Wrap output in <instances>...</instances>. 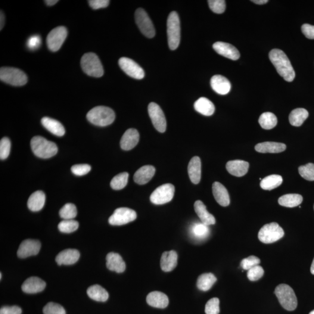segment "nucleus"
<instances>
[{"label":"nucleus","instance_id":"nucleus-20","mask_svg":"<svg viewBox=\"0 0 314 314\" xmlns=\"http://www.w3.org/2000/svg\"><path fill=\"white\" fill-rule=\"evenodd\" d=\"M80 258V253L75 249H67L60 252L55 261L59 266H70L75 264Z\"/></svg>","mask_w":314,"mask_h":314},{"label":"nucleus","instance_id":"nucleus-2","mask_svg":"<svg viewBox=\"0 0 314 314\" xmlns=\"http://www.w3.org/2000/svg\"><path fill=\"white\" fill-rule=\"evenodd\" d=\"M87 119L93 125L98 126H107L114 122L116 114L111 108L105 106H98L92 109L88 114Z\"/></svg>","mask_w":314,"mask_h":314},{"label":"nucleus","instance_id":"nucleus-50","mask_svg":"<svg viewBox=\"0 0 314 314\" xmlns=\"http://www.w3.org/2000/svg\"><path fill=\"white\" fill-rule=\"evenodd\" d=\"M92 168L88 164H77L74 165L71 168V170L74 175L77 176H83L88 174Z\"/></svg>","mask_w":314,"mask_h":314},{"label":"nucleus","instance_id":"nucleus-55","mask_svg":"<svg viewBox=\"0 0 314 314\" xmlns=\"http://www.w3.org/2000/svg\"><path fill=\"white\" fill-rule=\"evenodd\" d=\"M0 21H1V22H0V29H1V30L3 27H4L5 24V16L2 11H1V15H0Z\"/></svg>","mask_w":314,"mask_h":314},{"label":"nucleus","instance_id":"nucleus-43","mask_svg":"<svg viewBox=\"0 0 314 314\" xmlns=\"http://www.w3.org/2000/svg\"><path fill=\"white\" fill-rule=\"evenodd\" d=\"M298 172L302 178L309 181H314V164L309 163L298 168Z\"/></svg>","mask_w":314,"mask_h":314},{"label":"nucleus","instance_id":"nucleus-56","mask_svg":"<svg viewBox=\"0 0 314 314\" xmlns=\"http://www.w3.org/2000/svg\"><path fill=\"white\" fill-rule=\"evenodd\" d=\"M251 1L255 3V4L259 5L265 4L268 2V0H252Z\"/></svg>","mask_w":314,"mask_h":314},{"label":"nucleus","instance_id":"nucleus-5","mask_svg":"<svg viewBox=\"0 0 314 314\" xmlns=\"http://www.w3.org/2000/svg\"><path fill=\"white\" fill-rule=\"evenodd\" d=\"M275 294L284 309L290 312L296 310L298 304L297 297L290 286L286 284L278 285L275 289Z\"/></svg>","mask_w":314,"mask_h":314},{"label":"nucleus","instance_id":"nucleus-32","mask_svg":"<svg viewBox=\"0 0 314 314\" xmlns=\"http://www.w3.org/2000/svg\"><path fill=\"white\" fill-rule=\"evenodd\" d=\"M194 107L195 111L205 116H211L215 112V106L210 99L201 97L195 102Z\"/></svg>","mask_w":314,"mask_h":314},{"label":"nucleus","instance_id":"nucleus-18","mask_svg":"<svg viewBox=\"0 0 314 314\" xmlns=\"http://www.w3.org/2000/svg\"><path fill=\"white\" fill-rule=\"evenodd\" d=\"M139 138L138 130L132 128L127 130L121 140V148L126 151L132 150L138 144Z\"/></svg>","mask_w":314,"mask_h":314},{"label":"nucleus","instance_id":"nucleus-36","mask_svg":"<svg viewBox=\"0 0 314 314\" xmlns=\"http://www.w3.org/2000/svg\"><path fill=\"white\" fill-rule=\"evenodd\" d=\"M303 200L302 195L298 194H288L280 197L278 203L282 206L293 208L300 206Z\"/></svg>","mask_w":314,"mask_h":314},{"label":"nucleus","instance_id":"nucleus-54","mask_svg":"<svg viewBox=\"0 0 314 314\" xmlns=\"http://www.w3.org/2000/svg\"><path fill=\"white\" fill-rule=\"evenodd\" d=\"M301 30L307 38L314 39V26L309 24H304L301 26Z\"/></svg>","mask_w":314,"mask_h":314},{"label":"nucleus","instance_id":"nucleus-58","mask_svg":"<svg viewBox=\"0 0 314 314\" xmlns=\"http://www.w3.org/2000/svg\"><path fill=\"white\" fill-rule=\"evenodd\" d=\"M311 273H312L313 275H314V259L312 264V266H311Z\"/></svg>","mask_w":314,"mask_h":314},{"label":"nucleus","instance_id":"nucleus-37","mask_svg":"<svg viewBox=\"0 0 314 314\" xmlns=\"http://www.w3.org/2000/svg\"><path fill=\"white\" fill-rule=\"evenodd\" d=\"M283 182L281 176L278 175H272L266 177L261 180L260 183L261 188L266 191H272L281 186Z\"/></svg>","mask_w":314,"mask_h":314},{"label":"nucleus","instance_id":"nucleus-31","mask_svg":"<svg viewBox=\"0 0 314 314\" xmlns=\"http://www.w3.org/2000/svg\"><path fill=\"white\" fill-rule=\"evenodd\" d=\"M46 195L42 191H37L30 195L27 201V207L30 211L37 212L45 206Z\"/></svg>","mask_w":314,"mask_h":314},{"label":"nucleus","instance_id":"nucleus-21","mask_svg":"<svg viewBox=\"0 0 314 314\" xmlns=\"http://www.w3.org/2000/svg\"><path fill=\"white\" fill-rule=\"evenodd\" d=\"M226 168L232 175L242 177L247 173L249 169V163L242 160L229 161L227 163Z\"/></svg>","mask_w":314,"mask_h":314},{"label":"nucleus","instance_id":"nucleus-19","mask_svg":"<svg viewBox=\"0 0 314 314\" xmlns=\"http://www.w3.org/2000/svg\"><path fill=\"white\" fill-rule=\"evenodd\" d=\"M211 88L217 94L226 95L231 91V84L229 80L222 75H215L211 79Z\"/></svg>","mask_w":314,"mask_h":314},{"label":"nucleus","instance_id":"nucleus-23","mask_svg":"<svg viewBox=\"0 0 314 314\" xmlns=\"http://www.w3.org/2000/svg\"><path fill=\"white\" fill-rule=\"evenodd\" d=\"M146 300L149 306L158 308V309H165L169 304V297L167 295L163 292L158 291L149 293Z\"/></svg>","mask_w":314,"mask_h":314},{"label":"nucleus","instance_id":"nucleus-1","mask_svg":"<svg viewBox=\"0 0 314 314\" xmlns=\"http://www.w3.org/2000/svg\"><path fill=\"white\" fill-rule=\"evenodd\" d=\"M269 57L280 75L287 82H293L296 74L285 52L279 49H273L269 52Z\"/></svg>","mask_w":314,"mask_h":314},{"label":"nucleus","instance_id":"nucleus-25","mask_svg":"<svg viewBox=\"0 0 314 314\" xmlns=\"http://www.w3.org/2000/svg\"><path fill=\"white\" fill-rule=\"evenodd\" d=\"M178 264V254L175 251H166L162 255L161 268L164 272H170L175 269Z\"/></svg>","mask_w":314,"mask_h":314},{"label":"nucleus","instance_id":"nucleus-26","mask_svg":"<svg viewBox=\"0 0 314 314\" xmlns=\"http://www.w3.org/2000/svg\"><path fill=\"white\" fill-rule=\"evenodd\" d=\"M194 210L199 218L204 225L210 226L215 224L216 220L215 217L207 210L206 206L200 200L195 202Z\"/></svg>","mask_w":314,"mask_h":314},{"label":"nucleus","instance_id":"nucleus-59","mask_svg":"<svg viewBox=\"0 0 314 314\" xmlns=\"http://www.w3.org/2000/svg\"><path fill=\"white\" fill-rule=\"evenodd\" d=\"M309 314H314V310H313L312 312H311Z\"/></svg>","mask_w":314,"mask_h":314},{"label":"nucleus","instance_id":"nucleus-3","mask_svg":"<svg viewBox=\"0 0 314 314\" xmlns=\"http://www.w3.org/2000/svg\"><path fill=\"white\" fill-rule=\"evenodd\" d=\"M31 148L37 157L41 158H51L57 154V145L42 136H35L31 140Z\"/></svg>","mask_w":314,"mask_h":314},{"label":"nucleus","instance_id":"nucleus-6","mask_svg":"<svg viewBox=\"0 0 314 314\" xmlns=\"http://www.w3.org/2000/svg\"><path fill=\"white\" fill-rule=\"evenodd\" d=\"M81 67L84 72L95 77L103 76L104 69L98 56L93 52L84 54L81 59Z\"/></svg>","mask_w":314,"mask_h":314},{"label":"nucleus","instance_id":"nucleus-9","mask_svg":"<svg viewBox=\"0 0 314 314\" xmlns=\"http://www.w3.org/2000/svg\"><path fill=\"white\" fill-rule=\"evenodd\" d=\"M175 191V187L170 183L161 185L152 193L150 201L156 205L169 203L173 198Z\"/></svg>","mask_w":314,"mask_h":314},{"label":"nucleus","instance_id":"nucleus-15","mask_svg":"<svg viewBox=\"0 0 314 314\" xmlns=\"http://www.w3.org/2000/svg\"><path fill=\"white\" fill-rule=\"evenodd\" d=\"M41 248V243L39 241L27 239L21 242L18 248L17 254L21 259L36 256Z\"/></svg>","mask_w":314,"mask_h":314},{"label":"nucleus","instance_id":"nucleus-34","mask_svg":"<svg viewBox=\"0 0 314 314\" xmlns=\"http://www.w3.org/2000/svg\"><path fill=\"white\" fill-rule=\"evenodd\" d=\"M217 281L216 276L212 273H203L197 279V287L199 290L207 291L213 287Z\"/></svg>","mask_w":314,"mask_h":314},{"label":"nucleus","instance_id":"nucleus-38","mask_svg":"<svg viewBox=\"0 0 314 314\" xmlns=\"http://www.w3.org/2000/svg\"><path fill=\"white\" fill-rule=\"evenodd\" d=\"M259 123L263 129H272L277 125L278 120L275 114L271 113H264L261 115Z\"/></svg>","mask_w":314,"mask_h":314},{"label":"nucleus","instance_id":"nucleus-7","mask_svg":"<svg viewBox=\"0 0 314 314\" xmlns=\"http://www.w3.org/2000/svg\"><path fill=\"white\" fill-rule=\"evenodd\" d=\"M0 79L14 86H24L27 82L26 74L23 71L11 67H2L0 69Z\"/></svg>","mask_w":314,"mask_h":314},{"label":"nucleus","instance_id":"nucleus-61","mask_svg":"<svg viewBox=\"0 0 314 314\" xmlns=\"http://www.w3.org/2000/svg\"></svg>","mask_w":314,"mask_h":314},{"label":"nucleus","instance_id":"nucleus-41","mask_svg":"<svg viewBox=\"0 0 314 314\" xmlns=\"http://www.w3.org/2000/svg\"><path fill=\"white\" fill-rule=\"evenodd\" d=\"M59 231L65 234L76 231L79 228V222L73 219H64L58 226Z\"/></svg>","mask_w":314,"mask_h":314},{"label":"nucleus","instance_id":"nucleus-27","mask_svg":"<svg viewBox=\"0 0 314 314\" xmlns=\"http://www.w3.org/2000/svg\"><path fill=\"white\" fill-rule=\"evenodd\" d=\"M287 149V145L277 142H263L258 144L255 150L261 153H279Z\"/></svg>","mask_w":314,"mask_h":314},{"label":"nucleus","instance_id":"nucleus-11","mask_svg":"<svg viewBox=\"0 0 314 314\" xmlns=\"http://www.w3.org/2000/svg\"><path fill=\"white\" fill-rule=\"evenodd\" d=\"M136 217L137 214L134 210L122 207L115 210L113 215L109 218L108 222L111 225L121 226L133 221Z\"/></svg>","mask_w":314,"mask_h":314},{"label":"nucleus","instance_id":"nucleus-53","mask_svg":"<svg viewBox=\"0 0 314 314\" xmlns=\"http://www.w3.org/2000/svg\"><path fill=\"white\" fill-rule=\"evenodd\" d=\"M22 309L20 307L4 306L0 309V314H21Z\"/></svg>","mask_w":314,"mask_h":314},{"label":"nucleus","instance_id":"nucleus-45","mask_svg":"<svg viewBox=\"0 0 314 314\" xmlns=\"http://www.w3.org/2000/svg\"><path fill=\"white\" fill-rule=\"evenodd\" d=\"M11 141L8 138H4L0 142V158L5 160L9 156L11 151Z\"/></svg>","mask_w":314,"mask_h":314},{"label":"nucleus","instance_id":"nucleus-48","mask_svg":"<svg viewBox=\"0 0 314 314\" xmlns=\"http://www.w3.org/2000/svg\"><path fill=\"white\" fill-rule=\"evenodd\" d=\"M264 270L262 266H257L248 270L247 278L251 281H257L263 277Z\"/></svg>","mask_w":314,"mask_h":314},{"label":"nucleus","instance_id":"nucleus-12","mask_svg":"<svg viewBox=\"0 0 314 314\" xmlns=\"http://www.w3.org/2000/svg\"><path fill=\"white\" fill-rule=\"evenodd\" d=\"M68 35V30L64 26H59L52 29L47 37V45L49 50L55 52L63 46Z\"/></svg>","mask_w":314,"mask_h":314},{"label":"nucleus","instance_id":"nucleus-57","mask_svg":"<svg viewBox=\"0 0 314 314\" xmlns=\"http://www.w3.org/2000/svg\"><path fill=\"white\" fill-rule=\"evenodd\" d=\"M58 2V1H57V0H46L45 1L46 4L48 6L54 5L55 4H57Z\"/></svg>","mask_w":314,"mask_h":314},{"label":"nucleus","instance_id":"nucleus-42","mask_svg":"<svg viewBox=\"0 0 314 314\" xmlns=\"http://www.w3.org/2000/svg\"><path fill=\"white\" fill-rule=\"evenodd\" d=\"M60 216L63 219H73L77 216V208L73 204L67 203L60 211Z\"/></svg>","mask_w":314,"mask_h":314},{"label":"nucleus","instance_id":"nucleus-17","mask_svg":"<svg viewBox=\"0 0 314 314\" xmlns=\"http://www.w3.org/2000/svg\"><path fill=\"white\" fill-rule=\"evenodd\" d=\"M46 282L38 277H30L26 280L22 286V289L24 293L35 294L45 290Z\"/></svg>","mask_w":314,"mask_h":314},{"label":"nucleus","instance_id":"nucleus-8","mask_svg":"<svg viewBox=\"0 0 314 314\" xmlns=\"http://www.w3.org/2000/svg\"><path fill=\"white\" fill-rule=\"evenodd\" d=\"M285 232L278 223L272 222L263 226L259 233V239L265 244L273 243L284 237Z\"/></svg>","mask_w":314,"mask_h":314},{"label":"nucleus","instance_id":"nucleus-46","mask_svg":"<svg viewBox=\"0 0 314 314\" xmlns=\"http://www.w3.org/2000/svg\"><path fill=\"white\" fill-rule=\"evenodd\" d=\"M208 5L211 11L216 14H222L226 9V1L224 0H209Z\"/></svg>","mask_w":314,"mask_h":314},{"label":"nucleus","instance_id":"nucleus-44","mask_svg":"<svg viewBox=\"0 0 314 314\" xmlns=\"http://www.w3.org/2000/svg\"><path fill=\"white\" fill-rule=\"evenodd\" d=\"M44 314H66L63 306L57 303L49 302L43 309Z\"/></svg>","mask_w":314,"mask_h":314},{"label":"nucleus","instance_id":"nucleus-40","mask_svg":"<svg viewBox=\"0 0 314 314\" xmlns=\"http://www.w3.org/2000/svg\"><path fill=\"white\" fill-rule=\"evenodd\" d=\"M129 173L123 172L114 177L112 179L110 185L114 190H121L125 187L128 182Z\"/></svg>","mask_w":314,"mask_h":314},{"label":"nucleus","instance_id":"nucleus-30","mask_svg":"<svg viewBox=\"0 0 314 314\" xmlns=\"http://www.w3.org/2000/svg\"><path fill=\"white\" fill-rule=\"evenodd\" d=\"M41 122L43 126L52 134L58 137L65 135L64 127L59 121L51 118L44 117L42 118Z\"/></svg>","mask_w":314,"mask_h":314},{"label":"nucleus","instance_id":"nucleus-52","mask_svg":"<svg viewBox=\"0 0 314 314\" xmlns=\"http://www.w3.org/2000/svg\"><path fill=\"white\" fill-rule=\"evenodd\" d=\"M88 2L90 7L98 9L107 7L110 1L108 0H90Z\"/></svg>","mask_w":314,"mask_h":314},{"label":"nucleus","instance_id":"nucleus-10","mask_svg":"<svg viewBox=\"0 0 314 314\" xmlns=\"http://www.w3.org/2000/svg\"><path fill=\"white\" fill-rule=\"evenodd\" d=\"M135 20L139 29L148 38H153L155 30L150 17L145 9L138 8L135 12Z\"/></svg>","mask_w":314,"mask_h":314},{"label":"nucleus","instance_id":"nucleus-60","mask_svg":"<svg viewBox=\"0 0 314 314\" xmlns=\"http://www.w3.org/2000/svg\"><path fill=\"white\" fill-rule=\"evenodd\" d=\"M1 278H2V273H0V279H1Z\"/></svg>","mask_w":314,"mask_h":314},{"label":"nucleus","instance_id":"nucleus-24","mask_svg":"<svg viewBox=\"0 0 314 314\" xmlns=\"http://www.w3.org/2000/svg\"><path fill=\"white\" fill-rule=\"evenodd\" d=\"M213 193L217 203L222 207L228 206L230 204V197L225 186L219 182H216L213 185Z\"/></svg>","mask_w":314,"mask_h":314},{"label":"nucleus","instance_id":"nucleus-4","mask_svg":"<svg viewBox=\"0 0 314 314\" xmlns=\"http://www.w3.org/2000/svg\"><path fill=\"white\" fill-rule=\"evenodd\" d=\"M168 41L169 48L175 50L180 41V23L178 13L171 12L167 20Z\"/></svg>","mask_w":314,"mask_h":314},{"label":"nucleus","instance_id":"nucleus-16","mask_svg":"<svg viewBox=\"0 0 314 314\" xmlns=\"http://www.w3.org/2000/svg\"><path fill=\"white\" fill-rule=\"evenodd\" d=\"M213 48L217 54L232 60H238L241 57L240 52L234 46L229 43L217 42L213 45Z\"/></svg>","mask_w":314,"mask_h":314},{"label":"nucleus","instance_id":"nucleus-39","mask_svg":"<svg viewBox=\"0 0 314 314\" xmlns=\"http://www.w3.org/2000/svg\"><path fill=\"white\" fill-rule=\"evenodd\" d=\"M210 230L208 226L204 225V223H194L192 227L191 233L193 236L197 240H203L207 237L209 234Z\"/></svg>","mask_w":314,"mask_h":314},{"label":"nucleus","instance_id":"nucleus-14","mask_svg":"<svg viewBox=\"0 0 314 314\" xmlns=\"http://www.w3.org/2000/svg\"><path fill=\"white\" fill-rule=\"evenodd\" d=\"M119 65L121 69L127 75L136 79H142L145 77V71L135 61L129 58L122 57L120 59Z\"/></svg>","mask_w":314,"mask_h":314},{"label":"nucleus","instance_id":"nucleus-13","mask_svg":"<svg viewBox=\"0 0 314 314\" xmlns=\"http://www.w3.org/2000/svg\"><path fill=\"white\" fill-rule=\"evenodd\" d=\"M148 111L152 123L157 130L160 133L166 132L167 129V121L163 110L159 105L151 102L148 105Z\"/></svg>","mask_w":314,"mask_h":314},{"label":"nucleus","instance_id":"nucleus-51","mask_svg":"<svg viewBox=\"0 0 314 314\" xmlns=\"http://www.w3.org/2000/svg\"><path fill=\"white\" fill-rule=\"evenodd\" d=\"M42 39L39 35H33L29 37L27 41V48L30 50H35L38 49L41 45Z\"/></svg>","mask_w":314,"mask_h":314},{"label":"nucleus","instance_id":"nucleus-47","mask_svg":"<svg viewBox=\"0 0 314 314\" xmlns=\"http://www.w3.org/2000/svg\"><path fill=\"white\" fill-rule=\"evenodd\" d=\"M205 312L206 314H219L220 309L218 298H213L208 301L205 308Z\"/></svg>","mask_w":314,"mask_h":314},{"label":"nucleus","instance_id":"nucleus-49","mask_svg":"<svg viewBox=\"0 0 314 314\" xmlns=\"http://www.w3.org/2000/svg\"><path fill=\"white\" fill-rule=\"evenodd\" d=\"M261 263V261L259 258L251 256L242 260L241 263V266L242 269L244 270H249L253 267L257 266H259V264Z\"/></svg>","mask_w":314,"mask_h":314},{"label":"nucleus","instance_id":"nucleus-22","mask_svg":"<svg viewBox=\"0 0 314 314\" xmlns=\"http://www.w3.org/2000/svg\"><path fill=\"white\" fill-rule=\"evenodd\" d=\"M106 260V265L109 270L117 273H122L125 271V263L119 254L111 252L107 254Z\"/></svg>","mask_w":314,"mask_h":314},{"label":"nucleus","instance_id":"nucleus-29","mask_svg":"<svg viewBox=\"0 0 314 314\" xmlns=\"http://www.w3.org/2000/svg\"><path fill=\"white\" fill-rule=\"evenodd\" d=\"M155 173V169L153 166L142 167L135 173V182L139 185H145L153 178Z\"/></svg>","mask_w":314,"mask_h":314},{"label":"nucleus","instance_id":"nucleus-28","mask_svg":"<svg viewBox=\"0 0 314 314\" xmlns=\"http://www.w3.org/2000/svg\"><path fill=\"white\" fill-rule=\"evenodd\" d=\"M188 173L190 179L195 185L200 183L201 176V163L200 158L193 157L188 166Z\"/></svg>","mask_w":314,"mask_h":314},{"label":"nucleus","instance_id":"nucleus-35","mask_svg":"<svg viewBox=\"0 0 314 314\" xmlns=\"http://www.w3.org/2000/svg\"><path fill=\"white\" fill-rule=\"evenodd\" d=\"M309 114L306 109L296 108L289 115V122L294 126H300L309 117Z\"/></svg>","mask_w":314,"mask_h":314},{"label":"nucleus","instance_id":"nucleus-33","mask_svg":"<svg viewBox=\"0 0 314 314\" xmlns=\"http://www.w3.org/2000/svg\"><path fill=\"white\" fill-rule=\"evenodd\" d=\"M87 293L92 300L105 302L108 299L109 294L106 290L101 286L95 285L88 288Z\"/></svg>","mask_w":314,"mask_h":314}]
</instances>
